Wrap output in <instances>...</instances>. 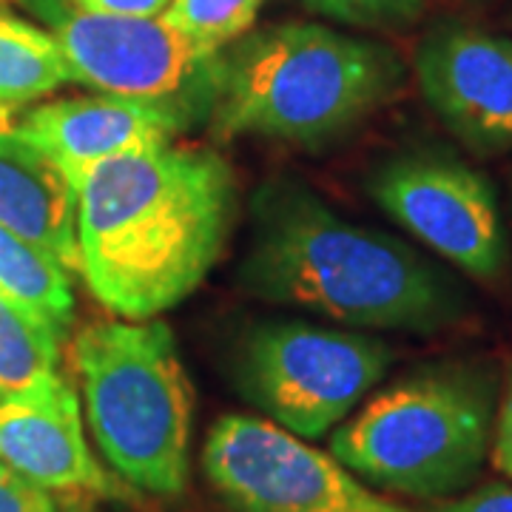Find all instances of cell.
Listing matches in <instances>:
<instances>
[{"label":"cell","mask_w":512,"mask_h":512,"mask_svg":"<svg viewBox=\"0 0 512 512\" xmlns=\"http://www.w3.org/2000/svg\"><path fill=\"white\" fill-rule=\"evenodd\" d=\"M80 274L117 319L177 308L220 262L237 217L231 165L208 148H140L74 188Z\"/></svg>","instance_id":"cell-1"},{"label":"cell","mask_w":512,"mask_h":512,"mask_svg":"<svg viewBox=\"0 0 512 512\" xmlns=\"http://www.w3.org/2000/svg\"><path fill=\"white\" fill-rule=\"evenodd\" d=\"M239 285L365 330L439 333L464 316V293L402 239L342 220L311 188L274 183L254 200V242Z\"/></svg>","instance_id":"cell-2"},{"label":"cell","mask_w":512,"mask_h":512,"mask_svg":"<svg viewBox=\"0 0 512 512\" xmlns=\"http://www.w3.org/2000/svg\"><path fill=\"white\" fill-rule=\"evenodd\" d=\"M404 66L376 40L322 23H279L214 57L211 126L222 137L325 143L402 89Z\"/></svg>","instance_id":"cell-3"},{"label":"cell","mask_w":512,"mask_h":512,"mask_svg":"<svg viewBox=\"0 0 512 512\" xmlns=\"http://www.w3.org/2000/svg\"><path fill=\"white\" fill-rule=\"evenodd\" d=\"M498 379L476 362L404 376L330 436V456L387 493L444 501L481 473L493 447Z\"/></svg>","instance_id":"cell-4"},{"label":"cell","mask_w":512,"mask_h":512,"mask_svg":"<svg viewBox=\"0 0 512 512\" xmlns=\"http://www.w3.org/2000/svg\"><path fill=\"white\" fill-rule=\"evenodd\" d=\"M86 419L114 476L157 498H180L191 473L194 390L160 319L92 322L74 339Z\"/></svg>","instance_id":"cell-5"},{"label":"cell","mask_w":512,"mask_h":512,"mask_svg":"<svg viewBox=\"0 0 512 512\" xmlns=\"http://www.w3.org/2000/svg\"><path fill=\"white\" fill-rule=\"evenodd\" d=\"M390 365L393 350L379 336L265 322L242 345L237 379L265 419L311 441L348 419Z\"/></svg>","instance_id":"cell-6"},{"label":"cell","mask_w":512,"mask_h":512,"mask_svg":"<svg viewBox=\"0 0 512 512\" xmlns=\"http://www.w3.org/2000/svg\"><path fill=\"white\" fill-rule=\"evenodd\" d=\"M202 470L234 512H413L259 416H222L202 447Z\"/></svg>","instance_id":"cell-7"},{"label":"cell","mask_w":512,"mask_h":512,"mask_svg":"<svg viewBox=\"0 0 512 512\" xmlns=\"http://www.w3.org/2000/svg\"><path fill=\"white\" fill-rule=\"evenodd\" d=\"M46 20L74 83L97 94L143 100H202L214 52L191 43L163 18H111L72 0H23Z\"/></svg>","instance_id":"cell-8"},{"label":"cell","mask_w":512,"mask_h":512,"mask_svg":"<svg viewBox=\"0 0 512 512\" xmlns=\"http://www.w3.org/2000/svg\"><path fill=\"white\" fill-rule=\"evenodd\" d=\"M370 197L464 274L493 282L507 265V237L493 183L447 151H407L379 165Z\"/></svg>","instance_id":"cell-9"},{"label":"cell","mask_w":512,"mask_h":512,"mask_svg":"<svg viewBox=\"0 0 512 512\" xmlns=\"http://www.w3.org/2000/svg\"><path fill=\"white\" fill-rule=\"evenodd\" d=\"M416 80L444 126L478 154L512 148V40L447 23L416 49Z\"/></svg>","instance_id":"cell-10"},{"label":"cell","mask_w":512,"mask_h":512,"mask_svg":"<svg viewBox=\"0 0 512 512\" xmlns=\"http://www.w3.org/2000/svg\"><path fill=\"white\" fill-rule=\"evenodd\" d=\"M202 100H143L120 94L63 97L15 120L18 131L63 171L72 188L94 165L140 148L174 143Z\"/></svg>","instance_id":"cell-11"},{"label":"cell","mask_w":512,"mask_h":512,"mask_svg":"<svg viewBox=\"0 0 512 512\" xmlns=\"http://www.w3.org/2000/svg\"><path fill=\"white\" fill-rule=\"evenodd\" d=\"M0 461L43 490L128 498L86 439L80 399L63 376L0 402Z\"/></svg>","instance_id":"cell-12"},{"label":"cell","mask_w":512,"mask_h":512,"mask_svg":"<svg viewBox=\"0 0 512 512\" xmlns=\"http://www.w3.org/2000/svg\"><path fill=\"white\" fill-rule=\"evenodd\" d=\"M0 222L80 271L77 194L43 151H37L0 106Z\"/></svg>","instance_id":"cell-13"},{"label":"cell","mask_w":512,"mask_h":512,"mask_svg":"<svg viewBox=\"0 0 512 512\" xmlns=\"http://www.w3.org/2000/svg\"><path fill=\"white\" fill-rule=\"evenodd\" d=\"M74 83L49 29L0 6V106L12 109Z\"/></svg>","instance_id":"cell-14"},{"label":"cell","mask_w":512,"mask_h":512,"mask_svg":"<svg viewBox=\"0 0 512 512\" xmlns=\"http://www.w3.org/2000/svg\"><path fill=\"white\" fill-rule=\"evenodd\" d=\"M0 293L15 299L60 333L74 319V291L69 268L0 222Z\"/></svg>","instance_id":"cell-15"},{"label":"cell","mask_w":512,"mask_h":512,"mask_svg":"<svg viewBox=\"0 0 512 512\" xmlns=\"http://www.w3.org/2000/svg\"><path fill=\"white\" fill-rule=\"evenodd\" d=\"M63 333L0 293V402L60 376Z\"/></svg>","instance_id":"cell-16"},{"label":"cell","mask_w":512,"mask_h":512,"mask_svg":"<svg viewBox=\"0 0 512 512\" xmlns=\"http://www.w3.org/2000/svg\"><path fill=\"white\" fill-rule=\"evenodd\" d=\"M265 0H171L163 20L202 49L220 55L248 35Z\"/></svg>","instance_id":"cell-17"},{"label":"cell","mask_w":512,"mask_h":512,"mask_svg":"<svg viewBox=\"0 0 512 512\" xmlns=\"http://www.w3.org/2000/svg\"><path fill=\"white\" fill-rule=\"evenodd\" d=\"M322 18L359 29H399L410 26L424 9V0H302Z\"/></svg>","instance_id":"cell-18"},{"label":"cell","mask_w":512,"mask_h":512,"mask_svg":"<svg viewBox=\"0 0 512 512\" xmlns=\"http://www.w3.org/2000/svg\"><path fill=\"white\" fill-rule=\"evenodd\" d=\"M0 512H57L49 490L32 484L0 461Z\"/></svg>","instance_id":"cell-19"},{"label":"cell","mask_w":512,"mask_h":512,"mask_svg":"<svg viewBox=\"0 0 512 512\" xmlns=\"http://www.w3.org/2000/svg\"><path fill=\"white\" fill-rule=\"evenodd\" d=\"M430 512H512V484H484L473 493L436 501Z\"/></svg>","instance_id":"cell-20"},{"label":"cell","mask_w":512,"mask_h":512,"mask_svg":"<svg viewBox=\"0 0 512 512\" xmlns=\"http://www.w3.org/2000/svg\"><path fill=\"white\" fill-rule=\"evenodd\" d=\"M490 461L504 478L512 481V373L504 387L501 404L495 410L493 427V447H490Z\"/></svg>","instance_id":"cell-21"},{"label":"cell","mask_w":512,"mask_h":512,"mask_svg":"<svg viewBox=\"0 0 512 512\" xmlns=\"http://www.w3.org/2000/svg\"><path fill=\"white\" fill-rule=\"evenodd\" d=\"M77 9L111 18H163L171 0H72Z\"/></svg>","instance_id":"cell-22"},{"label":"cell","mask_w":512,"mask_h":512,"mask_svg":"<svg viewBox=\"0 0 512 512\" xmlns=\"http://www.w3.org/2000/svg\"><path fill=\"white\" fill-rule=\"evenodd\" d=\"M6 3H15V0H0V6H6Z\"/></svg>","instance_id":"cell-23"},{"label":"cell","mask_w":512,"mask_h":512,"mask_svg":"<svg viewBox=\"0 0 512 512\" xmlns=\"http://www.w3.org/2000/svg\"><path fill=\"white\" fill-rule=\"evenodd\" d=\"M72 512H77V510H72Z\"/></svg>","instance_id":"cell-24"}]
</instances>
